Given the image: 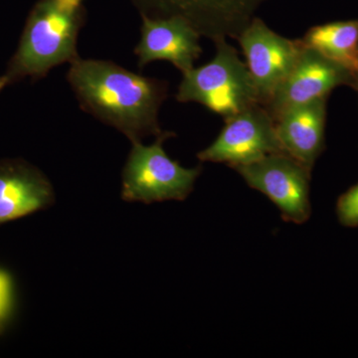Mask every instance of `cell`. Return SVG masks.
I'll use <instances>...</instances> for the list:
<instances>
[{
    "label": "cell",
    "instance_id": "11",
    "mask_svg": "<svg viewBox=\"0 0 358 358\" xmlns=\"http://www.w3.org/2000/svg\"><path fill=\"white\" fill-rule=\"evenodd\" d=\"M55 201L49 179L23 159L0 160V224L48 208Z\"/></svg>",
    "mask_w": 358,
    "mask_h": 358
},
{
    "label": "cell",
    "instance_id": "5",
    "mask_svg": "<svg viewBox=\"0 0 358 358\" xmlns=\"http://www.w3.org/2000/svg\"><path fill=\"white\" fill-rule=\"evenodd\" d=\"M245 182L268 197L287 222L303 224L312 214L310 199L312 171L284 152L233 167Z\"/></svg>",
    "mask_w": 358,
    "mask_h": 358
},
{
    "label": "cell",
    "instance_id": "13",
    "mask_svg": "<svg viewBox=\"0 0 358 358\" xmlns=\"http://www.w3.org/2000/svg\"><path fill=\"white\" fill-rule=\"evenodd\" d=\"M303 46L319 52L345 69L357 82L358 72V20L339 21L308 29L301 39Z\"/></svg>",
    "mask_w": 358,
    "mask_h": 358
},
{
    "label": "cell",
    "instance_id": "3",
    "mask_svg": "<svg viewBox=\"0 0 358 358\" xmlns=\"http://www.w3.org/2000/svg\"><path fill=\"white\" fill-rule=\"evenodd\" d=\"M216 54L210 62L182 74L176 100L204 106L224 121L260 103L246 63L226 38L214 41Z\"/></svg>",
    "mask_w": 358,
    "mask_h": 358
},
{
    "label": "cell",
    "instance_id": "16",
    "mask_svg": "<svg viewBox=\"0 0 358 358\" xmlns=\"http://www.w3.org/2000/svg\"><path fill=\"white\" fill-rule=\"evenodd\" d=\"M355 87H357V88L358 90V72H357V82H355Z\"/></svg>",
    "mask_w": 358,
    "mask_h": 358
},
{
    "label": "cell",
    "instance_id": "6",
    "mask_svg": "<svg viewBox=\"0 0 358 358\" xmlns=\"http://www.w3.org/2000/svg\"><path fill=\"white\" fill-rule=\"evenodd\" d=\"M277 152L284 150L278 138L274 119L258 103L225 120L217 138L199 152L197 159L201 162L225 164L233 169Z\"/></svg>",
    "mask_w": 358,
    "mask_h": 358
},
{
    "label": "cell",
    "instance_id": "15",
    "mask_svg": "<svg viewBox=\"0 0 358 358\" xmlns=\"http://www.w3.org/2000/svg\"><path fill=\"white\" fill-rule=\"evenodd\" d=\"M7 85H8V81H7L6 77L0 76V92H1Z\"/></svg>",
    "mask_w": 358,
    "mask_h": 358
},
{
    "label": "cell",
    "instance_id": "4",
    "mask_svg": "<svg viewBox=\"0 0 358 358\" xmlns=\"http://www.w3.org/2000/svg\"><path fill=\"white\" fill-rule=\"evenodd\" d=\"M173 136V131H162L152 145L131 143L133 148L122 171V199L124 201L145 204L166 200L182 201L192 192L202 166L186 169L167 155L164 143Z\"/></svg>",
    "mask_w": 358,
    "mask_h": 358
},
{
    "label": "cell",
    "instance_id": "2",
    "mask_svg": "<svg viewBox=\"0 0 358 358\" xmlns=\"http://www.w3.org/2000/svg\"><path fill=\"white\" fill-rule=\"evenodd\" d=\"M84 20V0H39L4 75L8 85L27 77L36 81L80 58L78 37Z\"/></svg>",
    "mask_w": 358,
    "mask_h": 358
},
{
    "label": "cell",
    "instance_id": "8",
    "mask_svg": "<svg viewBox=\"0 0 358 358\" xmlns=\"http://www.w3.org/2000/svg\"><path fill=\"white\" fill-rule=\"evenodd\" d=\"M150 17L181 16L212 41L236 39L266 0H143Z\"/></svg>",
    "mask_w": 358,
    "mask_h": 358
},
{
    "label": "cell",
    "instance_id": "10",
    "mask_svg": "<svg viewBox=\"0 0 358 358\" xmlns=\"http://www.w3.org/2000/svg\"><path fill=\"white\" fill-rule=\"evenodd\" d=\"M199 30L181 16L150 17L143 14L141 40L134 48L140 69L154 61H169L182 74L201 56Z\"/></svg>",
    "mask_w": 358,
    "mask_h": 358
},
{
    "label": "cell",
    "instance_id": "9",
    "mask_svg": "<svg viewBox=\"0 0 358 358\" xmlns=\"http://www.w3.org/2000/svg\"><path fill=\"white\" fill-rule=\"evenodd\" d=\"M341 85L355 86L352 73L319 52L303 46L294 69L265 108L275 120L291 108L327 98L334 88Z\"/></svg>",
    "mask_w": 358,
    "mask_h": 358
},
{
    "label": "cell",
    "instance_id": "7",
    "mask_svg": "<svg viewBox=\"0 0 358 358\" xmlns=\"http://www.w3.org/2000/svg\"><path fill=\"white\" fill-rule=\"evenodd\" d=\"M250 74L265 107L298 62L303 45L301 39L281 36L262 20L254 17L236 38Z\"/></svg>",
    "mask_w": 358,
    "mask_h": 358
},
{
    "label": "cell",
    "instance_id": "14",
    "mask_svg": "<svg viewBox=\"0 0 358 358\" xmlns=\"http://www.w3.org/2000/svg\"><path fill=\"white\" fill-rule=\"evenodd\" d=\"M336 213L346 227L358 226V183L339 197Z\"/></svg>",
    "mask_w": 358,
    "mask_h": 358
},
{
    "label": "cell",
    "instance_id": "12",
    "mask_svg": "<svg viewBox=\"0 0 358 358\" xmlns=\"http://www.w3.org/2000/svg\"><path fill=\"white\" fill-rule=\"evenodd\" d=\"M327 98L296 106L274 120L285 154L312 171L324 148Z\"/></svg>",
    "mask_w": 358,
    "mask_h": 358
},
{
    "label": "cell",
    "instance_id": "1",
    "mask_svg": "<svg viewBox=\"0 0 358 358\" xmlns=\"http://www.w3.org/2000/svg\"><path fill=\"white\" fill-rule=\"evenodd\" d=\"M67 81L82 110L131 143L162 133L159 113L169 91L166 81L141 76L112 61L82 58L71 63Z\"/></svg>",
    "mask_w": 358,
    "mask_h": 358
}]
</instances>
